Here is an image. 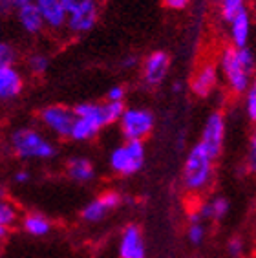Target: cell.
Here are the masks:
<instances>
[{
  "label": "cell",
  "instance_id": "cell-22",
  "mask_svg": "<svg viewBox=\"0 0 256 258\" xmlns=\"http://www.w3.org/2000/svg\"><path fill=\"white\" fill-rule=\"evenodd\" d=\"M241 11H245L243 0H223L222 2V15L229 22H232V20L236 19Z\"/></svg>",
  "mask_w": 256,
  "mask_h": 258
},
{
  "label": "cell",
  "instance_id": "cell-20",
  "mask_svg": "<svg viewBox=\"0 0 256 258\" xmlns=\"http://www.w3.org/2000/svg\"><path fill=\"white\" fill-rule=\"evenodd\" d=\"M19 222V213L13 204H10L6 198L0 196V225L6 229L13 227Z\"/></svg>",
  "mask_w": 256,
  "mask_h": 258
},
{
  "label": "cell",
  "instance_id": "cell-25",
  "mask_svg": "<svg viewBox=\"0 0 256 258\" xmlns=\"http://www.w3.org/2000/svg\"><path fill=\"white\" fill-rule=\"evenodd\" d=\"M28 66H30V70L33 72V74L42 75L46 70H48L49 60H48V57H46V55L35 53V55H31L30 59H28Z\"/></svg>",
  "mask_w": 256,
  "mask_h": 258
},
{
  "label": "cell",
  "instance_id": "cell-33",
  "mask_svg": "<svg viewBox=\"0 0 256 258\" xmlns=\"http://www.w3.org/2000/svg\"><path fill=\"white\" fill-rule=\"evenodd\" d=\"M11 4V8H15L17 11L20 10V8H24V6H28V4H31V0H8Z\"/></svg>",
  "mask_w": 256,
  "mask_h": 258
},
{
  "label": "cell",
  "instance_id": "cell-18",
  "mask_svg": "<svg viewBox=\"0 0 256 258\" xmlns=\"http://www.w3.org/2000/svg\"><path fill=\"white\" fill-rule=\"evenodd\" d=\"M231 33H232V40H234V46L236 48H245L247 39H249V15L247 11H241L240 15L231 22Z\"/></svg>",
  "mask_w": 256,
  "mask_h": 258
},
{
  "label": "cell",
  "instance_id": "cell-16",
  "mask_svg": "<svg viewBox=\"0 0 256 258\" xmlns=\"http://www.w3.org/2000/svg\"><path fill=\"white\" fill-rule=\"evenodd\" d=\"M51 227H53L51 222L40 213H28L24 218H22V229H24V233H28L30 236H37V238L48 236Z\"/></svg>",
  "mask_w": 256,
  "mask_h": 258
},
{
  "label": "cell",
  "instance_id": "cell-14",
  "mask_svg": "<svg viewBox=\"0 0 256 258\" xmlns=\"http://www.w3.org/2000/svg\"><path fill=\"white\" fill-rule=\"evenodd\" d=\"M216 83H218L216 66L209 62V64L202 66V68L198 70V74L194 75V79H192L190 88L198 97H207L212 90H214Z\"/></svg>",
  "mask_w": 256,
  "mask_h": 258
},
{
  "label": "cell",
  "instance_id": "cell-3",
  "mask_svg": "<svg viewBox=\"0 0 256 258\" xmlns=\"http://www.w3.org/2000/svg\"><path fill=\"white\" fill-rule=\"evenodd\" d=\"M145 165V143L143 141H124L112 150L110 169L119 176H134Z\"/></svg>",
  "mask_w": 256,
  "mask_h": 258
},
{
  "label": "cell",
  "instance_id": "cell-5",
  "mask_svg": "<svg viewBox=\"0 0 256 258\" xmlns=\"http://www.w3.org/2000/svg\"><path fill=\"white\" fill-rule=\"evenodd\" d=\"M40 121L57 138L72 139L77 115H75L74 108H68L62 104H51V106H46V108L40 110Z\"/></svg>",
  "mask_w": 256,
  "mask_h": 258
},
{
  "label": "cell",
  "instance_id": "cell-17",
  "mask_svg": "<svg viewBox=\"0 0 256 258\" xmlns=\"http://www.w3.org/2000/svg\"><path fill=\"white\" fill-rule=\"evenodd\" d=\"M19 22L20 26L24 28L28 33H39L44 26V20H42V15H40L39 8L35 6V2L24 6L19 10Z\"/></svg>",
  "mask_w": 256,
  "mask_h": 258
},
{
  "label": "cell",
  "instance_id": "cell-12",
  "mask_svg": "<svg viewBox=\"0 0 256 258\" xmlns=\"http://www.w3.org/2000/svg\"><path fill=\"white\" fill-rule=\"evenodd\" d=\"M66 174L75 183H90L95 178L94 163L88 158H83V156L70 158L68 163H66Z\"/></svg>",
  "mask_w": 256,
  "mask_h": 258
},
{
  "label": "cell",
  "instance_id": "cell-19",
  "mask_svg": "<svg viewBox=\"0 0 256 258\" xmlns=\"http://www.w3.org/2000/svg\"><path fill=\"white\" fill-rule=\"evenodd\" d=\"M95 22H97V10L68 17V28L72 31H88L94 28Z\"/></svg>",
  "mask_w": 256,
  "mask_h": 258
},
{
  "label": "cell",
  "instance_id": "cell-24",
  "mask_svg": "<svg viewBox=\"0 0 256 258\" xmlns=\"http://www.w3.org/2000/svg\"><path fill=\"white\" fill-rule=\"evenodd\" d=\"M17 60V51L15 48L8 42H2L0 40V68H6V66H13V62Z\"/></svg>",
  "mask_w": 256,
  "mask_h": 258
},
{
  "label": "cell",
  "instance_id": "cell-4",
  "mask_svg": "<svg viewBox=\"0 0 256 258\" xmlns=\"http://www.w3.org/2000/svg\"><path fill=\"white\" fill-rule=\"evenodd\" d=\"M154 114L147 108H124L119 126L126 141H143L154 130Z\"/></svg>",
  "mask_w": 256,
  "mask_h": 258
},
{
  "label": "cell",
  "instance_id": "cell-39",
  "mask_svg": "<svg viewBox=\"0 0 256 258\" xmlns=\"http://www.w3.org/2000/svg\"><path fill=\"white\" fill-rule=\"evenodd\" d=\"M254 258H256V256H254Z\"/></svg>",
  "mask_w": 256,
  "mask_h": 258
},
{
  "label": "cell",
  "instance_id": "cell-38",
  "mask_svg": "<svg viewBox=\"0 0 256 258\" xmlns=\"http://www.w3.org/2000/svg\"><path fill=\"white\" fill-rule=\"evenodd\" d=\"M179 90H181V83H176L174 85V92H179Z\"/></svg>",
  "mask_w": 256,
  "mask_h": 258
},
{
  "label": "cell",
  "instance_id": "cell-23",
  "mask_svg": "<svg viewBox=\"0 0 256 258\" xmlns=\"http://www.w3.org/2000/svg\"><path fill=\"white\" fill-rule=\"evenodd\" d=\"M205 234H207V229H205L203 222H200V224H188L187 238L192 245H202L203 240H205Z\"/></svg>",
  "mask_w": 256,
  "mask_h": 258
},
{
  "label": "cell",
  "instance_id": "cell-10",
  "mask_svg": "<svg viewBox=\"0 0 256 258\" xmlns=\"http://www.w3.org/2000/svg\"><path fill=\"white\" fill-rule=\"evenodd\" d=\"M170 66V57L165 51H154L150 57H147L143 64V77L148 86L161 85L168 74Z\"/></svg>",
  "mask_w": 256,
  "mask_h": 258
},
{
  "label": "cell",
  "instance_id": "cell-26",
  "mask_svg": "<svg viewBox=\"0 0 256 258\" xmlns=\"http://www.w3.org/2000/svg\"><path fill=\"white\" fill-rule=\"evenodd\" d=\"M227 254L231 258H241L245 254V240L241 236H232L227 242Z\"/></svg>",
  "mask_w": 256,
  "mask_h": 258
},
{
  "label": "cell",
  "instance_id": "cell-31",
  "mask_svg": "<svg viewBox=\"0 0 256 258\" xmlns=\"http://www.w3.org/2000/svg\"><path fill=\"white\" fill-rule=\"evenodd\" d=\"M165 6H168L170 10H183L188 4V0H163Z\"/></svg>",
  "mask_w": 256,
  "mask_h": 258
},
{
  "label": "cell",
  "instance_id": "cell-21",
  "mask_svg": "<svg viewBox=\"0 0 256 258\" xmlns=\"http://www.w3.org/2000/svg\"><path fill=\"white\" fill-rule=\"evenodd\" d=\"M64 6L66 13L70 15H77V13H88V11H95V0H60Z\"/></svg>",
  "mask_w": 256,
  "mask_h": 258
},
{
  "label": "cell",
  "instance_id": "cell-7",
  "mask_svg": "<svg viewBox=\"0 0 256 258\" xmlns=\"http://www.w3.org/2000/svg\"><path fill=\"white\" fill-rule=\"evenodd\" d=\"M121 205H123V196L115 190H108V192H103L97 198L90 200L81 211V218L88 224H99Z\"/></svg>",
  "mask_w": 256,
  "mask_h": 258
},
{
  "label": "cell",
  "instance_id": "cell-6",
  "mask_svg": "<svg viewBox=\"0 0 256 258\" xmlns=\"http://www.w3.org/2000/svg\"><path fill=\"white\" fill-rule=\"evenodd\" d=\"M223 141H225V117L222 112H212L205 121L200 145L207 150V154L212 159H216L222 154Z\"/></svg>",
  "mask_w": 256,
  "mask_h": 258
},
{
  "label": "cell",
  "instance_id": "cell-13",
  "mask_svg": "<svg viewBox=\"0 0 256 258\" xmlns=\"http://www.w3.org/2000/svg\"><path fill=\"white\" fill-rule=\"evenodd\" d=\"M24 81L13 66L0 68V99H13L22 92Z\"/></svg>",
  "mask_w": 256,
  "mask_h": 258
},
{
  "label": "cell",
  "instance_id": "cell-30",
  "mask_svg": "<svg viewBox=\"0 0 256 258\" xmlns=\"http://www.w3.org/2000/svg\"><path fill=\"white\" fill-rule=\"evenodd\" d=\"M13 181H15V183H19V185L30 183V181H31V172H30V170H26V169L17 170V172L13 174Z\"/></svg>",
  "mask_w": 256,
  "mask_h": 258
},
{
  "label": "cell",
  "instance_id": "cell-2",
  "mask_svg": "<svg viewBox=\"0 0 256 258\" xmlns=\"http://www.w3.org/2000/svg\"><path fill=\"white\" fill-rule=\"evenodd\" d=\"M11 149L20 159H46L55 158L57 149L48 138L33 128H19L11 134Z\"/></svg>",
  "mask_w": 256,
  "mask_h": 258
},
{
  "label": "cell",
  "instance_id": "cell-15",
  "mask_svg": "<svg viewBox=\"0 0 256 258\" xmlns=\"http://www.w3.org/2000/svg\"><path fill=\"white\" fill-rule=\"evenodd\" d=\"M229 209H231L229 200L223 198V196H214L212 200H209V202L200 205L198 213L202 214L203 222H205V220L220 222V220H223L227 214H229Z\"/></svg>",
  "mask_w": 256,
  "mask_h": 258
},
{
  "label": "cell",
  "instance_id": "cell-37",
  "mask_svg": "<svg viewBox=\"0 0 256 258\" xmlns=\"http://www.w3.org/2000/svg\"><path fill=\"white\" fill-rule=\"evenodd\" d=\"M8 231H10V229H6V227H2V225H0V242L8 236Z\"/></svg>",
  "mask_w": 256,
  "mask_h": 258
},
{
  "label": "cell",
  "instance_id": "cell-9",
  "mask_svg": "<svg viewBox=\"0 0 256 258\" xmlns=\"http://www.w3.org/2000/svg\"><path fill=\"white\" fill-rule=\"evenodd\" d=\"M119 256L121 258H147L143 231L136 224H128L119 238Z\"/></svg>",
  "mask_w": 256,
  "mask_h": 258
},
{
  "label": "cell",
  "instance_id": "cell-34",
  "mask_svg": "<svg viewBox=\"0 0 256 258\" xmlns=\"http://www.w3.org/2000/svg\"><path fill=\"white\" fill-rule=\"evenodd\" d=\"M11 10H13V8H11V4L8 0H0V15H8Z\"/></svg>",
  "mask_w": 256,
  "mask_h": 258
},
{
  "label": "cell",
  "instance_id": "cell-11",
  "mask_svg": "<svg viewBox=\"0 0 256 258\" xmlns=\"http://www.w3.org/2000/svg\"><path fill=\"white\" fill-rule=\"evenodd\" d=\"M35 6L39 8L44 24H48L49 28L57 30L68 22V13L60 0H35Z\"/></svg>",
  "mask_w": 256,
  "mask_h": 258
},
{
  "label": "cell",
  "instance_id": "cell-27",
  "mask_svg": "<svg viewBox=\"0 0 256 258\" xmlns=\"http://www.w3.org/2000/svg\"><path fill=\"white\" fill-rule=\"evenodd\" d=\"M245 110L249 119L256 123V83L249 88L247 92V101H245Z\"/></svg>",
  "mask_w": 256,
  "mask_h": 258
},
{
  "label": "cell",
  "instance_id": "cell-32",
  "mask_svg": "<svg viewBox=\"0 0 256 258\" xmlns=\"http://www.w3.org/2000/svg\"><path fill=\"white\" fill-rule=\"evenodd\" d=\"M247 167L251 172H256V154L249 150V156H247Z\"/></svg>",
  "mask_w": 256,
  "mask_h": 258
},
{
  "label": "cell",
  "instance_id": "cell-8",
  "mask_svg": "<svg viewBox=\"0 0 256 258\" xmlns=\"http://www.w3.org/2000/svg\"><path fill=\"white\" fill-rule=\"evenodd\" d=\"M222 68L225 72V77L231 85L232 92L241 94L249 88V75L251 74L241 66L236 48H225L222 55Z\"/></svg>",
  "mask_w": 256,
  "mask_h": 258
},
{
  "label": "cell",
  "instance_id": "cell-1",
  "mask_svg": "<svg viewBox=\"0 0 256 258\" xmlns=\"http://www.w3.org/2000/svg\"><path fill=\"white\" fill-rule=\"evenodd\" d=\"M212 174H214V159L200 143L194 145L183 165V187L192 194L203 192L211 185Z\"/></svg>",
  "mask_w": 256,
  "mask_h": 258
},
{
  "label": "cell",
  "instance_id": "cell-35",
  "mask_svg": "<svg viewBox=\"0 0 256 258\" xmlns=\"http://www.w3.org/2000/svg\"><path fill=\"white\" fill-rule=\"evenodd\" d=\"M123 66H124V68H132V66H136V57H134V55H130V57H124Z\"/></svg>",
  "mask_w": 256,
  "mask_h": 258
},
{
  "label": "cell",
  "instance_id": "cell-29",
  "mask_svg": "<svg viewBox=\"0 0 256 258\" xmlns=\"http://www.w3.org/2000/svg\"><path fill=\"white\" fill-rule=\"evenodd\" d=\"M124 95H126V90L123 86H113V88H110L108 94H106V99L110 103H123Z\"/></svg>",
  "mask_w": 256,
  "mask_h": 258
},
{
  "label": "cell",
  "instance_id": "cell-28",
  "mask_svg": "<svg viewBox=\"0 0 256 258\" xmlns=\"http://www.w3.org/2000/svg\"><path fill=\"white\" fill-rule=\"evenodd\" d=\"M238 50V59H240L241 66L251 74L252 68H254V57H252L251 50H247V48H236Z\"/></svg>",
  "mask_w": 256,
  "mask_h": 258
},
{
  "label": "cell",
  "instance_id": "cell-36",
  "mask_svg": "<svg viewBox=\"0 0 256 258\" xmlns=\"http://www.w3.org/2000/svg\"><path fill=\"white\" fill-rule=\"evenodd\" d=\"M251 152L256 154V128H254V132H252V138H251Z\"/></svg>",
  "mask_w": 256,
  "mask_h": 258
}]
</instances>
